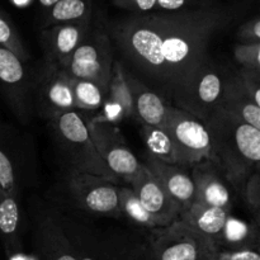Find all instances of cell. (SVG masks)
I'll return each instance as SVG.
<instances>
[{
  "label": "cell",
  "mask_w": 260,
  "mask_h": 260,
  "mask_svg": "<svg viewBox=\"0 0 260 260\" xmlns=\"http://www.w3.org/2000/svg\"><path fill=\"white\" fill-rule=\"evenodd\" d=\"M33 108L47 121L75 109L71 79L55 63L43 62L33 78Z\"/></svg>",
  "instance_id": "cell-9"
},
{
  "label": "cell",
  "mask_w": 260,
  "mask_h": 260,
  "mask_svg": "<svg viewBox=\"0 0 260 260\" xmlns=\"http://www.w3.org/2000/svg\"><path fill=\"white\" fill-rule=\"evenodd\" d=\"M99 114L93 119L107 123L118 124L127 118H135L132 95L126 79V69L121 61L114 60L111 83Z\"/></svg>",
  "instance_id": "cell-16"
},
{
  "label": "cell",
  "mask_w": 260,
  "mask_h": 260,
  "mask_svg": "<svg viewBox=\"0 0 260 260\" xmlns=\"http://www.w3.org/2000/svg\"><path fill=\"white\" fill-rule=\"evenodd\" d=\"M91 17L90 0H58L48 8L46 15V28L63 23H73Z\"/></svg>",
  "instance_id": "cell-26"
},
{
  "label": "cell",
  "mask_w": 260,
  "mask_h": 260,
  "mask_svg": "<svg viewBox=\"0 0 260 260\" xmlns=\"http://www.w3.org/2000/svg\"><path fill=\"white\" fill-rule=\"evenodd\" d=\"M218 249H258V229L229 216L217 243Z\"/></svg>",
  "instance_id": "cell-25"
},
{
  "label": "cell",
  "mask_w": 260,
  "mask_h": 260,
  "mask_svg": "<svg viewBox=\"0 0 260 260\" xmlns=\"http://www.w3.org/2000/svg\"><path fill=\"white\" fill-rule=\"evenodd\" d=\"M226 74L207 56L170 104L205 122L220 103Z\"/></svg>",
  "instance_id": "cell-5"
},
{
  "label": "cell",
  "mask_w": 260,
  "mask_h": 260,
  "mask_svg": "<svg viewBox=\"0 0 260 260\" xmlns=\"http://www.w3.org/2000/svg\"><path fill=\"white\" fill-rule=\"evenodd\" d=\"M113 62L112 40L106 30L95 28L89 30L83 42L61 69L70 79L93 81L107 93Z\"/></svg>",
  "instance_id": "cell-7"
},
{
  "label": "cell",
  "mask_w": 260,
  "mask_h": 260,
  "mask_svg": "<svg viewBox=\"0 0 260 260\" xmlns=\"http://www.w3.org/2000/svg\"><path fill=\"white\" fill-rule=\"evenodd\" d=\"M234 12L218 5L179 12L132 14L111 23L109 38L121 55L172 103L196 69L207 57L213 35L233 22Z\"/></svg>",
  "instance_id": "cell-1"
},
{
  "label": "cell",
  "mask_w": 260,
  "mask_h": 260,
  "mask_svg": "<svg viewBox=\"0 0 260 260\" xmlns=\"http://www.w3.org/2000/svg\"><path fill=\"white\" fill-rule=\"evenodd\" d=\"M230 215L231 211L225 210V208L212 207V206H205L193 202L188 210L180 213L179 218L217 245L223 226Z\"/></svg>",
  "instance_id": "cell-24"
},
{
  "label": "cell",
  "mask_w": 260,
  "mask_h": 260,
  "mask_svg": "<svg viewBox=\"0 0 260 260\" xmlns=\"http://www.w3.org/2000/svg\"><path fill=\"white\" fill-rule=\"evenodd\" d=\"M106 260H151L147 233L116 231L102 236Z\"/></svg>",
  "instance_id": "cell-21"
},
{
  "label": "cell",
  "mask_w": 260,
  "mask_h": 260,
  "mask_svg": "<svg viewBox=\"0 0 260 260\" xmlns=\"http://www.w3.org/2000/svg\"><path fill=\"white\" fill-rule=\"evenodd\" d=\"M212 161L234 190L241 192L248 178L259 169L260 129L216 108L205 122Z\"/></svg>",
  "instance_id": "cell-2"
},
{
  "label": "cell",
  "mask_w": 260,
  "mask_h": 260,
  "mask_svg": "<svg viewBox=\"0 0 260 260\" xmlns=\"http://www.w3.org/2000/svg\"><path fill=\"white\" fill-rule=\"evenodd\" d=\"M164 129L172 141L177 165L192 168L202 160H212L207 129L194 116L168 104Z\"/></svg>",
  "instance_id": "cell-6"
},
{
  "label": "cell",
  "mask_w": 260,
  "mask_h": 260,
  "mask_svg": "<svg viewBox=\"0 0 260 260\" xmlns=\"http://www.w3.org/2000/svg\"><path fill=\"white\" fill-rule=\"evenodd\" d=\"M239 43H260V19L259 17L246 20L236 32Z\"/></svg>",
  "instance_id": "cell-34"
},
{
  "label": "cell",
  "mask_w": 260,
  "mask_h": 260,
  "mask_svg": "<svg viewBox=\"0 0 260 260\" xmlns=\"http://www.w3.org/2000/svg\"><path fill=\"white\" fill-rule=\"evenodd\" d=\"M12 2L14 3V5H17V7H27V5H29L33 0H12Z\"/></svg>",
  "instance_id": "cell-37"
},
{
  "label": "cell",
  "mask_w": 260,
  "mask_h": 260,
  "mask_svg": "<svg viewBox=\"0 0 260 260\" xmlns=\"http://www.w3.org/2000/svg\"><path fill=\"white\" fill-rule=\"evenodd\" d=\"M144 165L161 183L182 212L192 206L194 202V184L190 173L185 170L187 168L161 161L151 155H147Z\"/></svg>",
  "instance_id": "cell-17"
},
{
  "label": "cell",
  "mask_w": 260,
  "mask_h": 260,
  "mask_svg": "<svg viewBox=\"0 0 260 260\" xmlns=\"http://www.w3.org/2000/svg\"><path fill=\"white\" fill-rule=\"evenodd\" d=\"M24 161L17 152V146L12 144V136L0 124V190L20 202V187L24 183Z\"/></svg>",
  "instance_id": "cell-20"
},
{
  "label": "cell",
  "mask_w": 260,
  "mask_h": 260,
  "mask_svg": "<svg viewBox=\"0 0 260 260\" xmlns=\"http://www.w3.org/2000/svg\"><path fill=\"white\" fill-rule=\"evenodd\" d=\"M244 198H245L246 203H248L249 208L253 211L255 215L256 220L259 217L260 211V175L259 169L255 170L250 177L246 180L245 185L243 188Z\"/></svg>",
  "instance_id": "cell-32"
},
{
  "label": "cell",
  "mask_w": 260,
  "mask_h": 260,
  "mask_svg": "<svg viewBox=\"0 0 260 260\" xmlns=\"http://www.w3.org/2000/svg\"><path fill=\"white\" fill-rule=\"evenodd\" d=\"M25 63L0 46V91L23 123L29 122L33 111V78Z\"/></svg>",
  "instance_id": "cell-12"
},
{
  "label": "cell",
  "mask_w": 260,
  "mask_h": 260,
  "mask_svg": "<svg viewBox=\"0 0 260 260\" xmlns=\"http://www.w3.org/2000/svg\"><path fill=\"white\" fill-rule=\"evenodd\" d=\"M127 84L132 95L135 118L141 124L151 127H164L168 104L150 86L145 85L134 74L126 71Z\"/></svg>",
  "instance_id": "cell-18"
},
{
  "label": "cell",
  "mask_w": 260,
  "mask_h": 260,
  "mask_svg": "<svg viewBox=\"0 0 260 260\" xmlns=\"http://www.w3.org/2000/svg\"><path fill=\"white\" fill-rule=\"evenodd\" d=\"M208 260H215V255H213L212 258H211V259H208Z\"/></svg>",
  "instance_id": "cell-38"
},
{
  "label": "cell",
  "mask_w": 260,
  "mask_h": 260,
  "mask_svg": "<svg viewBox=\"0 0 260 260\" xmlns=\"http://www.w3.org/2000/svg\"><path fill=\"white\" fill-rule=\"evenodd\" d=\"M190 177L194 184V202L231 211L234 205L233 187L222 170L211 159L192 167Z\"/></svg>",
  "instance_id": "cell-14"
},
{
  "label": "cell",
  "mask_w": 260,
  "mask_h": 260,
  "mask_svg": "<svg viewBox=\"0 0 260 260\" xmlns=\"http://www.w3.org/2000/svg\"><path fill=\"white\" fill-rule=\"evenodd\" d=\"M151 260H208L217 245L178 218L170 225L147 230Z\"/></svg>",
  "instance_id": "cell-4"
},
{
  "label": "cell",
  "mask_w": 260,
  "mask_h": 260,
  "mask_svg": "<svg viewBox=\"0 0 260 260\" xmlns=\"http://www.w3.org/2000/svg\"><path fill=\"white\" fill-rule=\"evenodd\" d=\"M29 231L36 260H76L55 211L33 202L29 208Z\"/></svg>",
  "instance_id": "cell-10"
},
{
  "label": "cell",
  "mask_w": 260,
  "mask_h": 260,
  "mask_svg": "<svg viewBox=\"0 0 260 260\" xmlns=\"http://www.w3.org/2000/svg\"><path fill=\"white\" fill-rule=\"evenodd\" d=\"M66 188L71 200L80 210L94 215L122 217L119 185L99 175L69 170Z\"/></svg>",
  "instance_id": "cell-8"
},
{
  "label": "cell",
  "mask_w": 260,
  "mask_h": 260,
  "mask_svg": "<svg viewBox=\"0 0 260 260\" xmlns=\"http://www.w3.org/2000/svg\"><path fill=\"white\" fill-rule=\"evenodd\" d=\"M57 2L58 0H38V3H40L43 8H47V9L52 7V5Z\"/></svg>",
  "instance_id": "cell-36"
},
{
  "label": "cell",
  "mask_w": 260,
  "mask_h": 260,
  "mask_svg": "<svg viewBox=\"0 0 260 260\" xmlns=\"http://www.w3.org/2000/svg\"><path fill=\"white\" fill-rule=\"evenodd\" d=\"M234 57L241 68L260 71V43H238Z\"/></svg>",
  "instance_id": "cell-31"
},
{
  "label": "cell",
  "mask_w": 260,
  "mask_h": 260,
  "mask_svg": "<svg viewBox=\"0 0 260 260\" xmlns=\"http://www.w3.org/2000/svg\"><path fill=\"white\" fill-rule=\"evenodd\" d=\"M0 244L9 258L23 251V228L20 202L0 190Z\"/></svg>",
  "instance_id": "cell-22"
},
{
  "label": "cell",
  "mask_w": 260,
  "mask_h": 260,
  "mask_svg": "<svg viewBox=\"0 0 260 260\" xmlns=\"http://www.w3.org/2000/svg\"><path fill=\"white\" fill-rule=\"evenodd\" d=\"M119 206H121L122 217H126L129 222L146 230L160 228L155 218L140 203L139 198L136 197L129 185L119 187Z\"/></svg>",
  "instance_id": "cell-27"
},
{
  "label": "cell",
  "mask_w": 260,
  "mask_h": 260,
  "mask_svg": "<svg viewBox=\"0 0 260 260\" xmlns=\"http://www.w3.org/2000/svg\"><path fill=\"white\" fill-rule=\"evenodd\" d=\"M95 149L108 169L119 180L128 183L139 172L141 162L126 144L123 135L116 124L90 119L86 121Z\"/></svg>",
  "instance_id": "cell-11"
},
{
  "label": "cell",
  "mask_w": 260,
  "mask_h": 260,
  "mask_svg": "<svg viewBox=\"0 0 260 260\" xmlns=\"http://www.w3.org/2000/svg\"><path fill=\"white\" fill-rule=\"evenodd\" d=\"M74 102L76 111L96 112L102 108L106 91L93 81L71 79Z\"/></svg>",
  "instance_id": "cell-29"
},
{
  "label": "cell",
  "mask_w": 260,
  "mask_h": 260,
  "mask_svg": "<svg viewBox=\"0 0 260 260\" xmlns=\"http://www.w3.org/2000/svg\"><path fill=\"white\" fill-rule=\"evenodd\" d=\"M141 136L146 146L147 155L169 164H177L174 149L164 127H151L141 124Z\"/></svg>",
  "instance_id": "cell-28"
},
{
  "label": "cell",
  "mask_w": 260,
  "mask_h": 260,
  "mask_svg": "<svg viewBox=\"0 0 260 260\" xmlns=\"http://www.w3.org/2000/svg\"><path fill=\"white\" fill-rule=\"evenodd\" d=\"M128 185L132 188L140 203L155 218L160 228L170 225L180 217V207L170 197L161 183L141 162L139 172L131 178Z\"/></svg>",
  "instance_id": "cell-13"
},
{
  "label": "cell",
  "mask_w": 260,
  "mask_h": 260,
  "mask_svg": "<svg viewBox=\"0 0 260 260\" xmlns=\"http://www.w3.org/2000/svg\"><path fill=\"white\" fill-rule=\"evenodd\" d=\"M215 260H260L258 249H218Z\"/></svg>",
  "instance_id": "cell-35"
},
{
  "label": "cell",
  "mask_w": 260,
  "mask_h": 260,
  "mask_svg": "<svg viewBox=\"0 0 260 260\" xmlns=\"http://www.w3.org/2000/svg\"><path fill=\"white\" fill-rule=\"evenodd\" d=\"M0 46L9 50L10 52L14 53L17 57H19L24 62H27L28 58H29L28 51L25 50L24 45H23V41L20 38L17 27L10 20L7 13L2 9H0Z\"/></svg>",
  "instance_id": "cell-30"
},
{
  "label": "cell",
  "mask_w": 260,
  "mask_h": 260,
  "mask_svg": "<svg viewBox=\"0 0 260 260\" xmlns=\"http://www.w3.org/2000/svg\"><path fill=\"white\" fill-rule=\"evenodd\" d=\"M56 215L69 243L73 246L76 260H106L102 235L60 213L56 212Z\"/></svg>",
  "instance_id": "cell-23"
},
{
  "label": "cell",
  "mask_w": 260,
  "mask_h": 260,
  "mask_svg": "<svg viewBox=\"0 0 260 260\" xmlns=\"http://www.w3.org/2000/svg\"><path fill=\"white\" fill-rule=\"evenodd\" d=\"M217 108L260 129V107L251 101L236 73L233 75L226 74L222 95Z\"/></svg>",
  "instance_id": "cell-19"
},
{
  "label": "cell",
  "mask_w": 260,
  "mask_h": 260,
  "mask_svg": "<svg viewBox=\"0 0 260 260\" xmlns=\"http://www.w3.org/2000/svg\"><path fill=\"white\" fill-rule=\"evenodd\" d=\"M50 122L53 139L61 156L69 165V170L99 175L113 183L121 182L98 154L89 132L88 123L79 111L65 112Z\"/></svg>",
  "instance_id": "cell-3"
},
{
  "label": "cell",
  "mask_w": 260,
  "mask_h": 260,
  "mask_svg": "<svg viewBox=\"0 0 260 260\" xmlns=\"http://www.w3.org/2000/svg\"><path fill=\"white\" fill-rule=\"evenodd\" d=\"M236 74L251 101L260 107V71L241 68Z\"/></svg>",
  "instance_id": "cell-33"
},
{
  "label": "cell",
  "mask_w": 260,
  "mask_h": 260,
  "mask_svg": "<svg viewBox=\"0 0 260 260\" xmlns=\"http://www.w3.org/2000/svg\"><path fill=\"white\" fill-rule=\"evenodd\" d=\"M91 27V17L73 23L51 25L41 33L45 61L62 68L83 42Z\"/></svg>",
  "instance_id": "cell-15"
}]
</instances>
